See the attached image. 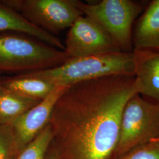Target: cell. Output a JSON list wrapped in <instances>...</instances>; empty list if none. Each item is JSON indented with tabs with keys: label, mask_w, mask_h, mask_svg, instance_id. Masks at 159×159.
Segmentation results:
<instances>
[{
	"label": "cell",
	"mask_w": 159,
	"mask_h": 159,
	"mask_svg": "<svg viewBox=\"0 0 159 159\" xmlns=\"http://www.w3.org/2000/svg\"><path fill=\"white\" fill-rule=\"evenodd\" d=\"M64 47L68 58L121 52L106 31L84 15L80 16L69 29Z\"/></svg>",
	"instance_id": "obj_7"
},
{
	"label": "cell",
	"mask_w": 159,
	"mask_h": 159,
	"mask_svg": "<svg viewBox=\"0 0 159 159\" xmlns=\"http://www.w3.org/2000/svg\"><path fill=\"white\" fill-rule=\"evenodd\" d=\"M21 74L46 80L56 87L112 75H134V53L119 52L69 58L57 67Z\"/></svg>",
	"instance_id": "obj_2"
},
{
	"label": "cell",
	"mask_w": 159,
	"mask_h": 159,
	"mask_svg": "<svg viewBox=\"0 0 159 159\" xmlns=\"http://www.w3.org/2000/svg\"><path fill=\"white\" fill-rule=\"evenodd\" d=\"M139 93L134 75H112L67 86L49 121L58 159H113L123 108Z\"/></svg>",
	"instance_id": "obj_1"
},
{
	"label": "cell",
	"mask_w": 159,
	"mask_h": 159,
	"mask_svg": "<svg viewBox=\"0 0 159 159\" xmlns=\"http://www.w3.org/2000/svg\"><path fill=\"white\" fill-rule=\"evenodd\" d=\"M0 85L8 91L23 96L42 100L56 87L44 80L19 74L7 78H1Z\"/></svg>",
	"instance_id": "obj_12"
},
{
	"label": "cell",
	"mask_w": 159,
	"mask_h": 159,
	"mask_svg": "<svg viewBox=\"0 0 159 159\" xmlns=\"http://www.w3.org/2000/svg\"><path fill=\"white\" fill-rule=\"evenodd\" d=\"M47 159H58L56 150L55 148H54L53 146L51 144V143L47 153Z\"/></svg>",
	"instance_id": "obj_17"
},
{
	"label": "cell",
	"mask_w": 159,
	"mask_h": 159,
	"mask_svg": "<svg viewBox=\"0 0 159 159\" xmlns=\"http://www.w3.org/2000/svg\"><path fill=\"white\" fill-rule=\"evenodd\" d=\"M16 155L14 138L10 126L0 124V159H14Z\"/></svg>",
	"instance_id": "obj_15"
},
{
	"label": "cell",
	"mask_w": 159,
	"mask_h": 159,
	"mask_svg": "<svg viewBox=\"0 0 159 159\" xmlns=\"http://www.w3.org/2000/svg\"><path fill=\"white\" fill-rule=\"evenodd\" d=\"M133 53L139 94L159 104V51L136 50Z\"/></svg>",
	"instance_id": "obj_9"
},
{
	"label": "cell",
	"mask_w": 159,
	"mask_h": 159,
	"mask_svg": "<svg viewBox=\"0 0 159 159\" xmlns=\"http://www.w3.org/2000/svg\"><path fill=\"white\" fill-rule=\"evenodd\" d=\"M52 140V133L49 123L45 128L17 153L14 159H47Z\"/></svg>",
	"instance_id": "obj_14"
},
{
	"label": "cell",
	"mask_w": 159,
	"mask_h": 159,
	"mask_svg": "<svg viewBox=\"0 0 159 159\" xmlns=\"http://www.w3.org/2000/svg\"><path fill=\"white\" fill-rule=\"evenodd\" d=\"M133 44V50L159 51V0L150 2L134 23Z\"/></svg>",
	"instance_id": "obj_11"
},
{
	"label": "cell",
	"mask_w": 159,
	"mask_h": 159,
	"mask_svg": "<svg viewBox=\"0 0 159 159\" xmlns=\"http://www.w3.org/2000/svg\"><path fill=\"white\" fill-rule=\"evenodd\" d=\"M6 32L28 35L61 51H64L65 49L64 45L56 35L30 23L20 12L0 1V34Z\"/></svg>",
	"instance_id": "obj_10"
},
{
	"label": "cell",
	"mask_w": 159,
	"mask_h": 159,
	"mask_svg": "<svg viewBox=\"0 0 159 159\" xmlns=\"http://www.w3.org/2000/svg\"><path fill=\"white\" fill-rule=\"evenodd\" d=\"M159 139V104L136 94L124 107L119 137L113 159Z\"/></svg>",
	"instance_id": "obj_5"
},
{
	"label": "cell",
	"mask_w": 159,
	"mask_h": 159,
	"mask_svg": "<svg viewBox=\"0 0 159 159\" xmlns=\"http://www.w3.org/2000/svg\"><path fill=\"white\" fill-rule=\"evenodd\" d=\"M6 6L20 12L30 23L51 34L70 29L83 15L76 0H7Z\"/></svg>",
	"instance_id": "obj_6"
},
{
	"label": "cell",
	"mask_w": 159,
	"mask_h": 159,
	"mask_svg": "<svg viewBox=\"0 0 159 159\" xmlns=\"http://www.w3.org/2000/svg\"><path fill=\"white\" fill-rule=\"evenodd\" d=\"M117 159H159V140L140 146Z\"/></svg>",
	"instance_id": "obj_16"
},
{
	"label": "cell",
	"mask_w": 159,
	"mask_h": 159,
	"mask_svg": "<svg viewBox=\"0 0 159 159\" xmlns=\"http://www.w3.org/2000/svg\"><path fill=\"white\" fill-rule=\"evenodd\" d=\"M67 86H57L34 107L8 125L14 138L17 154L49 123L55 104Z\"/></svg>",
	"instance_id": "obj_8"
},
{
	"label": "cell",
	"mask_w": 159,
	"mask_h": 159,
	"mask_svg": "<svg viewBox=\"0 0 159 159\" xmlns=\"http://www.w3.org/2000/svg\"><path fill=\"white\" fill-rule=\"evenodd\" d=\"M0 79H1V77H0Z\"/></svg>",
	"instance_id": "obj_19"
},
{
	"label": "cell",
	"mask_w": 159,
	"mask_h": 159,
	"mask_svg": "<svg viewBox=\"0 0 159 159\" xmlns=\"http://www.w3.org/2000/svg\"><path fill=\"white\" fill-rule=\"evenodd\" d=\"M69 58L42 42L16 34H0V71L25 72L53 68Z\"/></svg>",
	"instance_id": "obj_3"
},
{
	"label": "cell",
	"mask_w": 159,
	"mask_h": 159,
	"mask_svg": "<svg viewBox=\"0 0 159 159\" xmlns=\"http://www.w3.org/2000/svg\"><path fill=\"white\" fill-rule=\"evenodd\" d=\"M41 101L8 91L0 85V124L9 125Z\"/></svg>",
	"instance_id": "obj_13"
},
{
	"label": "cell",
	"mask_w": 159,
	"mask_h": 159,
	"mask_svg": "<svg viewBox=\"0 0 159 159\" xmlns=\"http://www.w3.org/2000/svg\"><path fill=\"white\" fill-rule=\"evenodd\" d=\"M83 15L98 23L109 35L120 50L133 51V30L134 22L146 6L133 0H102L94 4L76 0Z\"/></svg>",
	"instance_id": "obj_4"
},
{
	"label": "cell",
	"mask_w": 159,
	"mask_h": 159,
	"mask_svg": "<svg viewBox=\"0 0 159 159\" xmlns=\"http://www.w3.org/2000/svg\"><path fill=\"white\" fill-rule=\"evenodd\" d=\"M157 140H159V139H157Z\"/></svg>",
	"instance_id": "obj_18"
}]
</instances>
